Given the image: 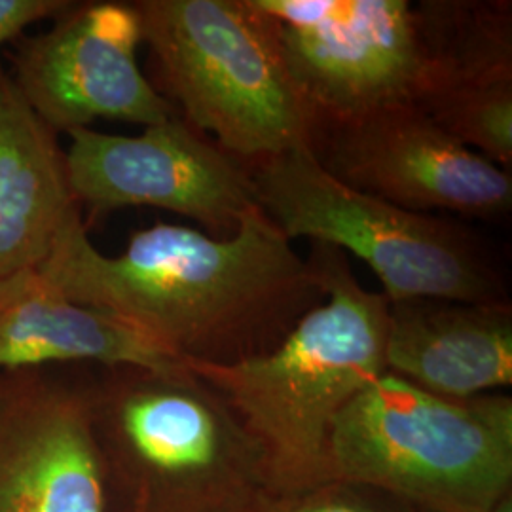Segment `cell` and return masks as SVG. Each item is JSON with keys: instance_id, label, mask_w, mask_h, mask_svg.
<instances>
[{"instance_id": "13", "label": "cell", "mask_w": 512, "mask_h": 512, "mask_svg": "<svg viewBox=\"0 0 512 512\" xmlns=\"http://www.w3.org/2000/svg\"><path fill=\"white\" fill-rule=\"evenodd\" d=\"M67 365L184 363L126 321L69 300L38 270L0 277V370Z\"/></svg>"}, {"instance_id": "12", "label": "cell", "mask_w": 512, "mask_h": 512, "mask_svg": "<svg viewBox=\"0 0 512 512\" xmlns=\"http://www.w3.org/2000/svg\"><path fill=\"white\" fill-rule=\"evenodd\" d=\"M385 370L446 399L511 387V302H389Z\"/></svg>"}, {"instance_id": "2", "label": "cell", "mask_w": 512, "mask_h": 512, "mask_svg": "<svg viewBox=\"0 0 512 512\" xmlns=\"http://www.w3.org/2000/svg\"><path fill=\"white\" fill-rule=\"evenodd\" d=\"M325 291L274 349L238 363H184L232 406L255 442L274 494L334 482V421L385 372L389 300L357 281L348 255L313 243Z\"/></svg>"}, {"instance_id": "11", "label": "cell", "mask_w": 512, "mask_h": 512, "mask_svg": "<svg viewBox=\"0 0 512 512\" xmlns=\"http://www.w3.org/2000/svg\"><path fill=\"white\" fill-rule=\"evenodd\" d=\"M92 368L0 370V512H105Z\"/></svg>"}, {"instance_id": "7", "label": "cell", "mask_w": 512, "mask_h": 512, "mask_svg": "<svg viewBox=\"0 0 512 512\" xmlns=\"http://www.w3.org/2000/svg\"><path fill=\"white\" fill-rule=\"evenodd\" d=\"M253 2L311 120L418 105L433 59L427 0Z\"/></svg>"}, {"instance_id": "3", "label": "cell", "mask_w": 512, "mask_h": 512, "mask_svg": "<svg viewBox=\"0 0 512 512\" xmlns=\"http://www.w3.org/2000/svg\"><path fill=\"white\" fill-rule=\"evenodd\" d=\"M105 512H258L274 495L232 406L188 366H93Z\"/></svg>"}, {"instance_id": "14", "label": "cell", "mask_w": 512, "mask_h": 512, "mask_svg": "<svg viewBox=\"0 0 512 512\" xmlns=\"http://www.w3.org/2000/svg\"><path fill=\"white\" fill-rule=\"evenodd\" d=\"M76 209L57 133L0 67V277L37 270Z\"/></svg>"}, {"instance_id": "17", "label": "cell", "mask_w": 512, "mask_h": 512, "mask_svg": "<svg viewBox=\"0 0 512 512\" xmlns=\"http://www.w3.org/2000/svg\"><path fill=\"white\" fill-rule=\"evenodd\" d=\"M490 512H512V492L503 495Z\"/></svg>"}, {"instance_id": "8", "label": "cell", "mask_w": 512, "mask_h": 512, "mask_svg": "<svg viewBox=\"0 0 512 512\" xmlns=\"http://www.w3.org/2000/svg\"><path fill=\"white\" fill-rule=\"evenodd\" d=\"M65 152L78 207L107 215L124 207H156L230 238L260 209L251 167L224 152L177 114L137 137L74 129Z\"/></svg>"}, {"instance_id": "4", "label": "cell", "mask_w": 512, "mask_h": 512, "mask_svg": "<svg viewBox=\"0 0 512 512\" xmlns=\"http://www.w3.org/2000/svg\"><path fill=\"white\" fill-rule=\"evenodd\" d=\"M330 471L423 512H490L512 492V399H446L385 370L334 421Z\"/></svg>"}, {"instance_id": "5", "label": "cell", "mask_w": 512, "mask_h": 512, "mask_svg": "<svg viewBox=\"0 0 512 512\" xmlns=\"http://www.w3.org/2000/svg\"><path fill=\"white\" fill-rule=\"evenodd\" d=\"M160 90L188 126L255 165L310 145L311 114L253 0H137Z\"/></svg>"}, {"instance_id": "9", "label": "cell", "mask_w": 512, "mask_h": 512, "mask_svg": "<svg viewBox=\"0 0 512 512\" xmlns=\"http://www.w3.org/2000/svg\"><path fill=\"white\" fill-rule=\"evenodd\" d=\"M308 150L338 181L414 213L476 219L511 213V173L461 145L414 105L311 120Z\"/></svg>"}, {"instance_id": "16", "label": "cell", "mask_w": 512, "mask_h": 512, "mask_svg": "<svg viewBox=\"0 0 512 512\" xmlns=\"http://www.w3.org/2000/svg\"><path fill=\"white\" fill-rule=\"evenodd\" d=\"M71 0H0V48L16 42L27 27L42 19H54Z\"/></svg>"}, {"instance_id": "1", "label": "cell", "mask_w": 512, "mask_h": 512, "mask_svg": "<svg viewBox=\"0 0 512 512\" xmlns=\"http://www.w3.org/2000/svg\"><path fill=\"white\" fill-rule=\"evenodd\" d=\"M37 270L69 300L126 321L183 363L262 355L325 298L310 260L262 209L230 238L158 222L116 256L93 247L76 209Z\"/></svg>"}, {"instance_id": "6", "label": "cell", "mask_w": 512, "mask_h": 512, "mask_svg": "<svg viewBox=\"0 0 512 512\" xmlns=\"http://www.w3.org/2000/svg\"><path fill=\"white\" fill-rule=\"evenodd\" d=\"M258 205L287 238L351 253L376 274L389 302L509 300L475 234L456 220L414 213L332 177L310 150L251 165Z\"/></svg>"}, {"instance_id": "15", "label": "cell", "mask_w": 512, "mask_h": 512, "mask_svg": "<svg viewBox=\"0 0 512 512\" xmlns=\"http://www.w3.org/2000/svg\"><path fill=\"white\" fill-rule=\"evenodd\" d=\"M376 495L361 486L334 480L302 492L270 495L258 512H389Z\"/></svg>"}, {"instance_id": "10", "label": "cell", "mask_w": 512, "mask_h": 512, "mask_svg": "<svg viewBox=\"0 0 512 512\" xmlns=\"http://www.w3.org/2000/svg\"><path fill=\"white\" fill-rule=\"evenodd\" d=\"M37 37L19 38L10 73L29 107L71 133L95 120L141 126L177 116L137 63L143 44L135 2H69Z\"/></svg>"}]
</instances>
